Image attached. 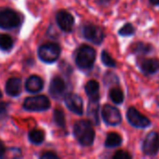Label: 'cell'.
<instances>
[{
  "instance_id": "cell-1",
  "label": "cell",
  "mask_w": 159,
  "mask_h": 159,
  "mask_svg": "<svg viewBox=\"0 0 159 159\" xmlns=\"http://www.w3.org/2000/svg\"><path fill=\"white\" fill-rule=\"evenodd\" d=\"M74 135L80 145L89 147L93 144L96 133L89 120H79L74 126Z\"/></svg>"
},
{
  "instance_id": "cell-2",
  "label": "cell",
  "mask_w": 159,
  "mask_h": 159,
  "mask_svg": "<svg viewBox=\"0 0 159 159\" xmlns=\"http://www.w3.org/2000/svg\"><path fill=\"white\" fill-rule=\"evenodd\" d=\"M75 61L76 66L81 71H90L96 61V50L89 45H82L75 53Z\"/></svg>"
},
{
  "instance_id": "cell-3",
  "label": "cell",
  "mask_w": 159,
  "mask_h": 159,
  "mask_svg": "<svg viewBox=\"0 0 159 159\" xmlns=\"http://www.w3.org/2000/svg\"><path fill=\"white\" fill-rule=\"evenodd\" d=\"M61 49L60 45H58L57 43H45L43 45H41L38 48V57L39 59L46 63H52L55 62L61 55Z\"/></svg>"
},
{
  "instance_id": "cell-4",
  "label": "cell",
  "mask_w": 159,
  "mask_h": 159,
  "mask_svg": "<svg viewBox=\"0 0 159 159\" xmlns=\"http://www.w3.org/2000/svg\"><path fill=\"white\" fill-rule=\"evenodd\" d=\"M22 107L29 112H43L50 107V101L45 95H36L28 97L24 100Z\"/></svg>"
},
{
  "instance_id": "cell-5",
  "label": "cell",
  "mask_w": 159,
  "mask_h": 159,
  "mask_svg": "<svg viewBox=\"0 0 159 159\" xmlns=\"http://www.w3.org/2000/svg\"><path fill=\"white\" fill-rule=\"evenodd\" d=\"M82 35L86 40L95 45H101L105 37V34L102 28L90 22L83 25Z\"/></svg>"
},
{
  "instance_id": "cell-6",
  "label": "cell",
  "mask_w": 159,
  "mask_h": 159,
  "mask_svg": "<svg viewBox=\"0 0 159 159\" xmlns=\"http://www.w3.org/2000/svg\"><path fill=\"white\" fill-rule=\"evenodd\" d=\"M21 23L20 16L11 8H3L0 10V28L10 30L18 27Z\"/></svg>"
},
{
  "instance_id": "cell-7",
  "label": "cell",
  "mask_w": 159,
  "mask_h": 159,
  "mask_svg": "<svg viewBox=\"0 0 159 159\" xmlns=\"http://www.w3.org/2000/svg\"><path fill=\"white\" fill-rule=\"evenodd\" d=\"M142 151L145 156L154 157L159 152V133L150 131L143 141Z\"/></svg>"
},
{
  "instance_id": "cell-8",
  "label": "cell",
  "mask_w": 159,
  "mask_h": 159,
  "mask_svg": "<svg viewBox=\"0 0 159 159\" xmlns=\"http://www.w3.org/2000/svg\"><path fill=\"white\" fill-rule=\"evenodd\" d=\"M128 122L136 129H146L151 126V120L135 107H129L126 114Z\"/></svg>"
},
{
  "instance_id": "cell-9",
  "label": "cell",
  "mask_w": 159,
  "mask_h": 159,
  "mask_svg": "<svg viewBox=\"0 0 159 159\" xmlns=\"http://www.w3.org/2000/svg\"><path fill=\"white\" fill-rule=\"evenodd\" d=\"M102 117L105 124L108 126H118L122 122V116L120 111L111 104L103 105L102 108Z\"/></svg>"
},
{
  "instance_id": "cell-10",
  "label": "cell",
  "mask_w": 159,
  "mask_h": 159,
  "mask_svg": "<svg viewBox=\"0 0 159 159\" xmlns=\"http://www.w3.org/2000/svg\"><path fill=\"white\" fill-rule=\"evenodd\" d=\"M56 21L61 31L70 33L75 24V18L69 11L61 9L56 13Z\"/></svg>"
},
{
  "instance_id": "cell-11",
  "label": "cell",
  "mask_w": 159,
  "mask_h": 159,
  "mask_svg": "<svg viewBox=\"0 0 159 159\" xmlns=\"http://www.w3.org/2000/svg\"><path fill=\"white\" fill-rule=\"evenodd\" d=\"M64 102L67 108L77 116H82L84 113V103L82 98L75 93H68L64 97Z\"/></svg>"
},
{
  "instance_id": "cell-12",
  "label": "cell",
  "mask_w": 159,
  "mask_h": 159,
  "mask_svg": "<svg viewBox=\"0 0 159 159\" xmlns=\"http://www.w3.org/2000/svg\"><path fill=\"white\" fill-rule=\"evenodd\" d=\"M67 85L61 76H55L50 81L49 93L55 100H60L66 95Z\"/></svg>"
},
{
  "instance_id": "cell-13",
  "label": "cell",
  "mask_w": 159,
  "mask_h": 159,
  "mask_svg": "<svg viewBox=\"0 0 159 159\" xmlns=\"http://www.w3.org/2000/svg\"><path fill=\"white\" fill-rule=\"evenodd\" d=\"M138 66L145 75H153L159 71V61L155 58L143 59L139 61Z\"/></svg>"
},
{
  "instance_id": "cell-14",
  "label": "cell",
  "mask_w": 159,
  "mask_h": 159,
  "mask_svg": "<svg viewBox=\"0 0 159 159\" xmlns=\"http://www.w3.org/2000/svg\"><path fill=\"white\" fill-rule=\"evenodd\" d=\"M87 115L89 121L98 126L100 124V100H89Z\"/></svg>"
},
{
  "instance_id": "cell-15",
  "label": "cell",
  "mask_w": 159,
  "mask_h": 159,
  "mask_svg": "<svg viewBox=\"0 0 159 159\" xmlns=\"http://www.w3.org/2000/svg\"><path fill=\"white\" fill-rule=\"evenodd\" d=\"M44 88V81L38 75H31L25 82V89L30 93H37Z\"/></svg>"
},
{
  "instance_id": "cell-16",
  "label": "cell",
  "mask_w": 159,
  "mask_h": 159,
  "mask_svg": "<svg viewBox=\"0 0 159 159\" xmlns=\"http://www.w3.org/2000/svg\"><path fill=\"white\" fill-rule=\"evenodd\" d=\"M21 80L18 77H10L6 83V93L10 97H17L21 92Z\"/></svg>"
},
{
  "instance_id": "cell-17",
  "label": "cell",
  "mask_w": 159,
  "mask_h": 159,
  "mask_svg": "<svg viewBox=\"0 0 159 159\" xmlns=\"http://www.w3.org/2000/svg\"><path fill=\"white\" fill-rule=\"evenodd\" d=\"M153 50H154V47L151 44L144 43L143 41L136 42V43L132 44L131 47H130L131 53L135 54V55L144 56V55H147V54L151 53Z\"/></svg>"
},
{
  "instance_id": "cell-18",
  "label": "cell",
  "mask_w": 159,
  "mask_h": 159,
  "mask_svg": "<svg viewBox=\"0 0 159 159\" xmlns=\"http://www.w3.org/2000/svg\"><path fill=\"white\" fill-rule=\"evenodd\" d=\"M85 91L89 100H100V84L98 81H88L85 85Z\"/></svg>"
},
{
  "instance_id": "cell-19",
  "label": "cell",
  "mask_w": 159,
  "mask_h": 159,
  "mask_svg": "<svg viewBox=\"0 0 159 159\" xmlns=\"http://www.w3.org/2000/svg\"><path fill=\"white\" fill-rule=\"evenodd\" d=\"M123 139L122 137L116 132H109L106 136L104 146L106 148H116L122 144Z\"/></svg>"
},
{
  "instance_id": "cell-20",
  "label": "cell",
  "mask_w": 159,
  "mask_h": 159,
  "mask_svg": "<svg viewBox=\"0 0 159 159\" xmlns=\"http://www.w3.org/2000/svg\"><path fill=\"white\" fill-rule=\"evenodd\" d=\"M109 98L116 104H121L124 102L125 95L119 87H114L109 90Z\"/></svg>"
},
{
  "instance_id": "cell-21",
  "label": "cell",
  "mask_w": 159,
  "mask_h": 159,
  "mask_svg": "<svg viewBox=\"0 0 159 159\" xmlns=\"http://www.w3.org/2000/svg\"><path fill=\"white\" fill-rule=\"evenodd\" d=\"M28 138H29V141L33 144L38 145V144H41L44 142V140H45V133L41 129H32L29 132Z\"/></svg>"
},
{
  "instance_id": "cell-22",
  "label": "cell",
  "mask_w": 159,
  "mask_h": 159,
  "mask_svg": "<svg viewBox=\"0 0 159 159\" xmlns=\"http://www.w3.org/2000/svg\"><path fill=\"white\" fill-rule=\"evenodd\" d=\"M14 42L10 35L6 34H0V49L8 51L13 48Z\"/></svg>"
},
{
  "instance_id": "cell-23",
  "label": "cell",
  "mask_w": 159,
  "mask_h": 159,
  "mask_svg": "<svg viewBox=\"0 0 159 159\" xmlns=\"http://www.w3.org/2000/svg\"><path fill=\"white\" fill-rule=\"evenodd\" d=\"M101 60H102V62L109 67V68H116L117 66V62L110 55L109 52H107L106 50H102V54H101Z\"/></svg>"
},
{
  "instance_id": "cell-24",
  "label": "cell",
  "mask_w": 159,
  "mask_h": 159,
  "mask_svg": "<svg viewBox=\"0 0 159 159\" xmlns=\"http://www.w3.org/2000/svg\"><path fill=\"white\" fill-rule=\"evenodd\" d=\"M53 120L55 122V124L60 127L64 129L66 126V122H65V116H64V113L61 109H55L53 112Z\"/></svg>"
},
{
  "instance_id": "cell-25",
  "label": "cell",
  "mask_w": 159,
  "mask_h": 159,
  "mask_svg": "<svg viewBox=\"0 0 159 159\" xmlns=\"http://www.w3.org/2000/svg\"><path fill=\"white\" fill-rule=\"evenodd\" d=\"M103 82L106 86H114V85H118L119 84V78L116 74H115L112 71H108L104 76H103Z\"/></svg>"
},
{
  "instance_id": "cell-26",
  "label": "cell",
  "mask_w": 159,
  "mask_h": 159,
  "mask_svg": "<svg viewBox=\"0 0 159 159\" xmlns=\"http://www.w3.org/2000/svg\"><path fill=\"white\" fill-rule=\"evenodd\" d=\"M135 31L136 29L133 24L130 22H127L118 30V34L121 36H131L135 34Z\"/></svg>"
},
{
  "instance_id": "cell-27",
  "label": "cell",
  "mask_w": 159,
  "mask_h": 159,
  "mask_svg": "<svg viewBox=\"0 0 159 159\" xmlns=\"http://www.w3.org/2000/svg\"><path fill=\"white\" fill-rule=\"evenodd\" d=\"M132 158V156L126 152V151H117L115 153V155L113 156V159H131Z\"/></svg>"
},
{
  "instance_id": "cell-28",
  "label": "cell",
  "mask_w": 159,
  "mask_h": 159,
  "mask_svg": "<svg viewBox=\"0 0 159 159\" xmlns=\"http://www.w3.org/2000/svg\"><path fill=\"white\" fill-rule=\"evenodd\" d=\"M39 157L41 159H59V156L56 155L54 152L47 151V152H44L43 154H41Z\"/></svg>"
},
{
  "instance_id": "cell-29",
  "label": "cell",
  "mask_w": 159,
  "mask_h": 159,
  "mask_svg": "<svg viewBox=\"0 0 159 159\" xmlns=\"http://www.w3.org/2000/svg\"><path fill=\"white\" fill-rule=\"evenodd\" d=\"M9 104L6 102H0V116H4L7 114Z\"/></svg>"
},
{
  "instance_id": "cell-30",
  "label": "cell",
  "mask_w": 159,
  "mask_h": 159,
  "mask_svg": "<svg viewBox=\"0 0 159 159\" xmlns=\"http://www.w3.org/2000/svg\"><path fill=\"white\" fill-rule=\"evenodd\" d=\"M5 153H6V147H5V145H4L3 142L0 140V157H4Z\"/></svg>"
},
{
  "instance_id": "cell-31",
  "label": "cell",
  "mask_w": 159,
  "mask_h": 159,
  "mask_svg": "<svg viewBox=\"0 0 159 159\" xmlns=\"http://www.w3.org/2000/svg\"><path fill=\"white\" fill-rule=\"evenodd\" d=\"M111 0H96V2L99 4V5H107L109 4Z\"/></svg>"
},
{
  "instance_id": "cell-32",
  "label": "cell",
  "mask_w": 159,
  "mask_h": 159,
  "mask_svg": "<svg viewBox=\"0 0 159 159\" xmlns=\"http://www.w3.org/2000/svg\"><path fill=\"white\" fill-rule=\"evenodd\" d=\"M149 1L153 6H158L159 7V0H149Z\"/></svg>"
},
{
  "instance_id": "cell-33",
  "label": "cell",
  "mask_w": 159,
  "mask_h": 159,
  "mask_svg": "<svg viewBox=\"0 0 159 159\" xmlns=\"http://www.w3.org/2000/svg\"><path fill=\"white\" fill-rule=\"evenodd\" d=\"M2 98V92H1V90H0V99Z\"/></svg>"
}]
</instances>
